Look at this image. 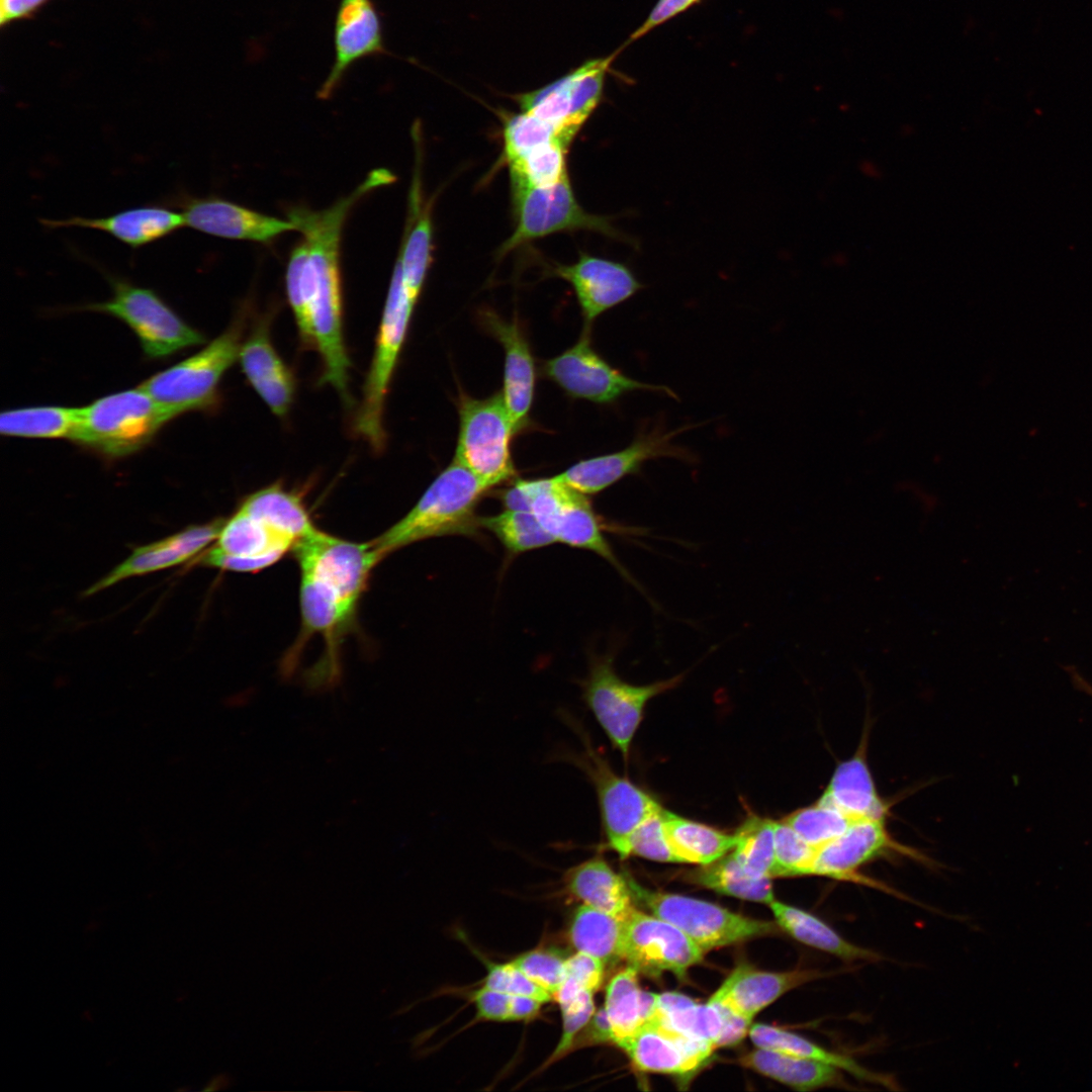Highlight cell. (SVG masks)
Returning a JSON list of instances; mask_svg holds the SVG:
<instances>
[{
    "label": "cell",
    "instance_id": "cell-1",
    "mask_svg": "<svg viewBox=\"0 0 1092 1092\" xmlns=\"http://www.w3.org/2000/svg\"><path fill=\"white\" fill-rule=\"evenodd\" d=\"M378 187L377 178L368 175L350 194L328 208L292 206L287 210L288 219L303 237L289 256L287 299L301 341L321 357L320 382L332 385L348 404L351 362L343 333L341 238L351 209Z\"/></svg>",
    "mask_w": 1092,
    "mask_h": 1092
},
{
    "label": "cell",
    "instance_id": "cell-2",
    "mask_svg": "<svg viewBox=\"0 0 1092 1092\" xmlns=\"http://www.w3.org/2000/svg\"><path fill=\"white\" fill-rule=\"evenodd\" d=\"M487 488L465 466L453 459L429 485L413 509L372 540L378 553L441 536L477 537L476 507Z\"/></svg>",
    "mask_w": 1092,
    "mask_h": 1092
},
{
    "label": "cell",
    "instance_id": "cell-3",
    "mask_svg": "<svg viewBox=\"0 0 1092 1092\" xmlns=\"http://www.w3.org/2000/svg\"><path fill=\"white\" fill-rule=\"evenodd\" d=\"M173 418L141 386L79 407L72 440L107 457L129 455L147 445Z\"/></svg>",
    "mask_w": 1092,
    "mask_h": 1092
},
{
    "label": "cell",
    "instance_id": "cell-4",
    "mask_svg": "<svg viewBox=\"0 0 1092 1092\" xmlns=\"http://www.w3.org/2000/svg\"><path fill=\"white\" fill-rule=\"evenodd\" d=\"M528 511L532 512L556 542L592 551L609 562L618 573L643 596L641 584L615 554L605 537V525L587 495L573 490L555 476L519 480Z\"/></svg>",
    "mask_w": 1092,
    "mask_h": 1092
},
{
    "label": "cell",
    "instance_id": "cell-5",
    "mask_svg": "<svg viewBox=\"0 0 1092 1092\" xmlns=\"http://www.w3.org/2000/svg\"><path fill=\"white\" fill-rule=\"evenodd\" d=\"M244 324L243 312L206 347L153 375L140 386L172 418L213 405L221 377L239 360Z\"/></svg>",
    "mask_w": 1092,
    "mask_h": 1092
},
{
    "label": "cell",
    "instance_id": "cell-6",
    "mask_svg": "<svg viewBox=\"0 0 1092 1092\" xmlns=\"http://www.w3.org/2000/svg\"><path fill=\"white\" fill-rule=\"evenodd\" d=\"M416 302L405 287L397 259L392 271L371 365L363 386L355 431L375 451L384 446L383 408Z\"/></svg>",
    "mask_w": 1092,
    "mask_h": 1092
},
{
    "label": "cell",
    "instance_id": "cell-7",
    "mask_svg": "<svg viewBox=\"0 0 1092 1092\" xmlns=\"http://www.w3.org/2000/svg\"><path fill=\"white\" fill-rule=\"evenodd\" d=\"M112 296L92 302L82 309L103 312L125 323L136 335L147 357L172 355L204 342L197 330L186 324L153 289L106 273Z\"/></svg>",
    "mask_w": 1092,
    "mask_h": 1092
},
{
    "label": "cell",
    "instance_id": "cell-8",
    "mask_svg": "<svg viewBox=\"0 0 1092 1092\" xmlns=\"http://www.w3.org/2000/svg\"><path fill=\"white\" fill-rule=\"evenodd\" d=\"M454 460L487 488L515 476L511 439L516 433L502 391L487 398L462 396Z\"/></svg>",
    "mask_w": 1092,
    "mask_h": 1092
},
{
    "label": "cell",
    "instance_id": "cell-9",
    "mask_svg": "<svg viewBox=\"0 0 1092 1092\" xmlns=\"http://www.w3.org/2000/svg\"><path fill=\"white\" fill-rule=\"evenodd\" d=\"M516 228L498 250L502 257L533 240L564 231H592L630 241L607 216L585 211L576 200L568 176L548 186L512 187Z\"/></svg>",
    "mask_w": 1092,
    "mask_h": 1092
},
{
    "label": "cell",
    "instance_id": "cell-10",
    "mask_svg": "<svg viewBox=\"0 0 1092 1092\" xmlns=\"http://www.w3.org/2000/svg\"><path fill=\"white\" fill-rule=\"evenodd\" d=\"M684 673L649 685L622 679L614 668V655L593 656L582 684V697L614 747L627 756L649 700L676 687Z\"/></svg>",
    "mask_w": 1092,
    "mask_h": 1092
},
{
    "label": "cell",
    "instance_id": "cell-11",
    "mask_svg": "<svg viewBox=\"0 0 1092 1092\" xmlns=\"http://www.w3.org/2000/svg\"><path fill=\"white\" fill-rule=\"evenodd\" d=\"M634 902L686 933L705 951L772 932L774 924L682 895L651 891L628 875Z\"/></svg>",
    "mask_w": 1092,
    "mask_h": 1092
},
{
    "label": "cell",
    "instance_id": "cell-12",
    "mask_svg": "<svg viewBox=\"0 0 1092 1092\" xmlns=\"http://www.w3.org/2000/svg\"><path fill=\"white\" fill-rule=\"evenodd\" d=\"M543 373L568 395L601 404L612 403L637 390L678 399L668 386L638 381L613 367L595 350L590 328L585 327L571 348L544 363Z\"/></svg>",
    "mask_w": 1092,
    "mask_h": 1092
},
{
    "label": "cell",
    "instance_id": "cell-13",
    "mask_svg": "<svg viewBox=\"0 0 1092 1092\" xmlns=\"http://www.w3.org/2000/svg\"><path fill=\"white\" fill-rule=\"evenodd\" d=\"M618 53L589 60L542 88L519 94L515 98L521 110L556 125L572 142L598 107L608 70Z\"/></svg>",
    "mask_w": 1092,
    "mask_h": 1092
},
{
    "label": "cell",
    "instance_id": "cell-14",
    "mask_svg": "<svg viewBox=\"0 0 1092 1092\" xmlns=\"http://www.w3.org/2000/svg\"><path fill=\"white\" fill-rule=\"evenodd\" d=\"M292 550L300 573L322 581L356 609L372 569L382 559L372 541L352 542L317 529L298 540Z\"/></svg>",
    "mask_w": 1092,
    "mask_h": 1092
},
{
    "label": "cell",
    "instance_id": "cell-15",
    "mask_svg": "<svg viewBox=\"0 0 1092 1092\" xmlns=\"http://www.w3.org/2000/svg\"><path fill=\"white\" fill-rule=\"evenodd\" d=\"M695 427L697 425H686L671 431L659 425L641 428L626 448L580 460L555 477L573 490L589 495L605 490L627 475L638 473L648 460L672 457L693 462L694 456L672 440Z\"/></svg>",
    "mask_w": 1092,
    "mask_h": 1092
},
{
    "label": "cell",
    "instance_id": "cell-16",
    "mask_svg": "<svg viewBox=\"0 0 1092 1092\" xmlns=\"http://www.w3.org/2000/svg\"><path fill=\"white\" fill-rule=\"evenodd\" d=\"M585 744V750L572 756L592 780L608 846L621 855L632 832L662 807L639 787L616 775L608 763Z\"/></svg>",
    "mask_w": 1092,
    "mask_h": 1092
},
{
    "label": "cell",
    "instance_id": "cell-17",
    "mask_svg": "<svg viewBox=\"0 0 1092 1092\" xmlns=\"http://www.w3.org/2000/svg\"><path fill=\"white\" fill-rule=\"evenodd\" d=\"M705 950L671 923L636 908L624 921L622 960L638 972L682 978Z\"/></svg>",
    "mask_w": 1092,
    "mask_h": 1092
},
{
    "label": "cell",
    "instance_id": "cell-18",
    "mask_svg": "<svg viewBox=\"0 0 1092 1092\" xmlns=\"http://www.w3.org/2000/svg\"><path fill=\"white\" fill-rule=\"evenodd\" d=\"M165 204L182 212L186 226L222 239L269 244L285 233L297 231L289 219L264 214L218 196L198 197L179 192Z\"/></svg>",
    "mask_w": 1092,
    "mask_h": 1092
},
{
    "label": "cell",
    "instance_id": "cell-19",
    "mask_svg": "<svg viewBox=\"0 0 1092 1092\" xmlns=\"http://www.w3.org/2000/svg\"><path fill=\"white\" fill-rule=\"evenodd\" d=\"M552 273L572 286L585 328L643 288L627 265L585 253L573 264L555 266Z\"/></svg>",
    "mask_w": 1092,
    "mask_h": 1092
},
{
    "label": "cell",
    "instance_id": "cell-20",
    "mask_svg": "<svg viewBox=\"0 0 1092 1092\" xmlns=\"http://www.w3.org/2000/svg\"><path fill=\"white\" fill-rule=\"evenodd\" d=\"M224 522L225 519H215L206 524L191 525L174 535L136 547L123 562L87 588L84 596H92L132 576L193 560L217 539Z\"/></svg>",
    "mask_w": 1092,
    "mask_h": 1092
},
{
    "label": "cell",
    "instance_id": "cell-21",
    "mask_svg": "<svg viewBox=\"0 0 1092 1092\" xmlns=\"http://www.w3.org/2000/svg\"><path fill=\"white\" fill-rule=\"evenodd\" d=\"M619 1048L639 1070L678 1076L695 1072L715 1051L707 1041L654 1021L645 1024Z\"/></svg>",
    "mask_w": 1092,
    "mask_h": 1092
},
{
    "label": "cell",
    "instance_id": "cell-22",
    "mask_svg": "<svg viewBox=\"0 0 1092 1092\" xmlns=\"http://www.w3.org/2000/svg\"><path fill=\"white\" fill-rule=\"evenodd\" d=\"M335 60L317 92L329 98L347 70L359 60L386 54L380 16L370 0H342L335 22Z\"/></svg>",
    "mask_w": 1092,
    "mask_h": 1092
},
{
    "label": "cell",
    "instance_id": "cell-23",
    "mask_svg": "<svg viewBox=\"0 0 1092 1092\" xmlns=\"http://www.w3.org/2000/svg\"><path fill=\"white\" fill-rule=\"evenodd\" d=\"M48 229L82 228L103 232L131 249L160 241L186 226L181 211L165 204H147L102 217L41 218Z\"/></svg>",
    "mask_w": 1092,
    "mask_h": 1092
},
{
    "label": "cell",
    "instance_id": "cell-24",
    "mask_svg": "<svg viewBox=\"0 0 1092 1092\" xmlns=\"http://www.w3.org/2000/svg\"><path fill=\"white\" fill-rule=\"evenodd\" d=\"M838 973L819 970L765 972L742 965L728 976L709 1001L752 1020L760 1010L790 990Z\"/></svg>",
    "mask_w": 1092,
    "mask_h": 1092
},
{
    "label": "cell",
    "instance_id": "cell-25",
    "mask_svg": "<svg viewBox=\"0 0 1092 1092\" xmlns=\"http://www.w3.org/2000/svg\"><path fill=\"white\" fill-rule=\"evenodd\" d=\"M481 324L504 347L503 397L517 433L528 423L535 389V366L530 346L520 325L491 310L480 313Z\"/></svg>",
    "mask_w": 1092,
    "mask_h": 1092
},
{
    "label": "cell",
    "instance_id": "cell-26",
    "mask_svg": "<svg viewBox=\"0 0 1092 1092\" xmlns=\"http://www.w3.org/2000/svg\"><path fill=\"white\" fill-rule=\"evenodd\" d=\"M902 849L892 840L884 819L855 820L841 835L817 849L811 875L864 882L856 874L861 866L886 851Z\"/></svg>",
    "mask_w": 1092,
    "mask_h": 1092
},
{
    "label": "cell",
    "instance_id": "cell-27",
    "mask_svg": "<svg viewBox=\"0 0 1092 1092\" xmlns=\"http://www.w3.org/2000/svg\"><path fill=\"white\" fill-rule=\"evenodd\" d=\"M239 361L250 384L271 412L285 417L294 397L295 378L271 342L267 317L242 343Z\"/></svg>",
    "mask_w": 1092,
    "mask_h": 1092
},
{
    "label": "cell",
    "instance_id": "cell-28",
    "mask_svg": "<svg viewBox=\"0 0 1092 1092\" xmlns=\"http://www.w3.org/2000/svg\"><path fill=\"white\" fill-rule=\"evenodd\" d=\"M562 882L572 898L620 919L626 920L635 909L628 875L615 872L600 856L570 868Z\"/></svg>",
    "mask_w": 1092,
    "mask_h": 1092
},
{
    "label": "cell",
    "instance_id": "cell-29",
    "mask_svg": "<svg viewBox=\"0 0 1092 1092\" xmlns=\"http://www.w3.org/2000/svg\"><path fill=\"white\" fill-rule=\"evenodd\" d=\"M818 801L837 808L854 820L884 819L887 813L864 752L860 751L837 764Z\"/></svg>",
    "mask_w": 1092,
    "mask_h": 1092
},
{
    "label": "cell",
    "instance_id": "cell-30",
    "mask_svg": "<svg viewBox=\"0 0 1092 1092\" xmlns=\"http://www.w3.org/2000/svg\"><path fill=\"white\" fill-rule=\"evenodd\" d=\"M656 997L657 994L639 988L638 971L630 965L610 980L603 1008L610 1024L612 1043L619 1046L651 1021Z\"/></svg>",
    "mask_w": 1092,
    "mask_h": 1092
},
{
    "label": "cell",
    "instance_id": "cell-31",
    "mask_svg": "<svg viewBox=\"0 0 1092 1092\" xmlns=\"http://www.w3.org/2000/svg\"><path fill=\"white\" fill-rule=\"evenodd\" d=\"M777 924L800 942L844 962H879L883 957L844 938L812 913L774 899L768 904Z\"/></svg>",
    "mask_w": 1092,
    "mask_h": 1092
},
{
    "label": "cell",
    "instance_id": "cell-32",
    "mask_svg": "<svg viewBox=\"0 0 1092 1092\" xmlns=\"http://www.w3.org/2000/svg\"><path fill=\"white\" fill-rule=\"evenodd\" d=\"M748 1035L757 1048L820 1061L840 1069L855 1079L889 1089L898 1088L892 1076L872 1071L850 1056L827 1050L797 1033L763 1023H755L750 1025Z\"/></svg>",
    "mask_w": 1092,
    "mask_h": 1092
},
{
    "label": "cell",
    "instance_id": "cell-33",
    "mask_svg": "<svg viewBox=\"0 0 1092 1092\" xmlns=\"http://www.w3.org/2000/svg\"><path fill=\"white\" fill-rule=\"evenodd\" d=\"M418 172L410 193V209L403 242L397 259L400 262L405 287L417 302L422 292L431 261L433 224L430 204H423Z\"/></svg>",
    "mask_w": 1092,
    "mask_h": 1092
},
{
    "label": "cell",
    "instance_id": "cell-34",
    "mask_svg": "<svg viewBox=\"0 0 1092 1092\" xmlns=\"http://www.w3.org/2000/svg\"><path fill=\"white\" fill-rule=\"evenodd\" d=\"M215 541L213 547L218 551L252 560L263 568L277 562L294 545L239 508L225 520Z\"/></svg>",
    "mask_w": 1092,
    "mask_h": 1092
},
{
    "label": "cell",
    "instance_id": "cell-35",
    "mask_svg": "<svg viewBox=\"0 0 1092 1092\" xmlns=\"http://www.w3.org/2000/svg\"><path fill=\"white\" fill-rule=\"evenodd\" d=\"M744 1066L796 1090L810 1091L846 1085L840 1069L829 1064L758 1048L745 1055Z\"/></svg>",
    "mask_w": 1092,
    "mask_h": 1092
},
{
    "label": "cell",
    "instance_id": "cell-36",
    "mask_svg": "<svg viewBox=\"0 0 1092 1092\" xmlns=\"http://www.w3.org/2000/svg\"><path fill=\"white\" fill-rule=\"evenodd\" d=\"M239 509L294 544L316 530L300 497L278 484L249 494Z\"/></svg>",
    "mask_w": 1092,
    "mask_h": 1092
},
{
    "label": "cell",
    "instance_id": "cell-37",
    "mask_svg": "<svg viewBox=\"0 0 1092 1092\" xmlns=\"http://www.w3.org/2000/svg\"><path fill=\"white\" fill-rule=\"evenodd\" d=\"M651 1021L707 1041L717 1049L725 1025V1011L722 1006L709 1001L699 1004L682 994L662 993L657 994Z\"/></svg>",
    "mask_w": 1092,
    "mask_h": 1092
},
{
    "label": "cell",
    "instance_id": "cell-38",
    "mask_svg": "<svg viewBox=\"0 0 1092 1092\" xmlns=\"http://www.w3.org/2000/svg\"><path fill=\"white\" fill-rule=\"evenodd\" d=\"M663 821L668 842L678 862L708 864L730 852L736 835L727 834L664 809Z\"/></svg>",
    "mask_w": 1092,
    "mask_h": 1092
},
{
    "label": "cell",
    "instance_id": "cell-39",
    "mask_svg": "<svg viewBox=\"0 0 1092 1092\" xmlns=\"http://www.w3.org/2000/svg\"><path fill=\"white\" fill-rule=\"evenodd\" d=\"M624 921L581 904L572 917L568 936L572 946L607 963L622 960Z\"/></svg>",
    "mask_w": 1092,
    "mask_h": 1092
},
{
    "label": "cell",
    "instance_id": "cell-40",
    "mask_svg": "<svg viewBox=\"0 0 1092 1092\" xmlns=\"http://www.w3.org/2000/svg\"><path fill=\"white\" fill-rule=\"evenodd\" d=\"M78 417L79 407L40 405L9 410L0 416V432L24 438L72 439Z\"/></svg>",
    "mask_w": 1092,
    "mask_h": 1092
},
{
    "label": "cell",
    "instance_id": "cell-41",
    "mask_svg": "<svg viewBox=\"0 0 1092 1092\" xmlns=\"http://www.w3.org/2000/svg\"><path fill=\"white\" fill-rule=\"evenodd\" d=\"M691 877L695 883L723 895L767 905L775 899L770 878L755 879L747 875L732 850L701 866Z\"/></svg>",
    "mask_w": 1092,
    "mask_h": 1092
},
{
    "label": "cell",
    "instance_id": "cell-42",
    "mask_svg": "<svg viewBox=\"0 0 1092 1092\" xmlns=\"http://www.w3.org/2000/svg\"><path fill=\"white\" fill-rule=\"evenodd\" d=\"M480 528L492 533L512 554H520L555 543L536 516L525 510L505 511L479 518Z\"/></svg>",
    "mask_w": 1092,
    "mask_h": 1092
},
{
    "label": "cell",
    "instance_id": "cell-43",
    "mask_svg": "<svg viewBox=\"0 0 1092 1092\" xmlns=\"http://www.w3.org/2000/svg\"><path fill=\"white\" fill-rule=\"evenodd\" d=\"M776 821L752 815L735 832L732 849L744 872L752 878H772Z\"/></svg>",
    "mask_w": 1092,
    "mask_h": 1092
},
{
    "label": "cell",
    "instance_id": "cell-44",
    "mask_svg": "<svg viewBox=\"0 0 1092 1092\" xmlns=\"http://www.w3.org/2000/svg\"><path fill=\"white\" fill-rule=\"evenodd\" d=\"M503 141L508 165L539 147L559 143L568 148L572 143L556 125L525 111L504 117Z\"/></svg>",
    "mask_w": 1092,
    "mask_h": 1092
},
{
    "label": "cell",
    "instance_id": "cell-45",
    "mask_svg": "<svg viewBox=\"0 0 1092 1092\" xmlns=\"http://www.w3.org/2000/svg\"><path fill=\"white\" fill-rule=\"evenodd\" d=\"M565 146L552 143L539 147L511 163L512 187L548 186L567 175Z\"/></svg>",
    "mask_w": 1092,
    "mask_h": 1092
},
{
    "label": "cell",
    "instance_id": "cell-46",
    "mask_svg": "<svg viewBox=\"0 0 1092 1092\" xmlns=\"http://www.w3.org/2000/svg\"><path fill=\"white\" fill-rule=\"evenodd\" d=\"M784 821L818 849L841 835L855 820L837 808L817 801L793 812Z\"/></svg>",
    "mask_w": 1092,
    "mask_h": 1092
},
{
    "label": "cell",
    "instance_id": "cell-47",
    "mask_svg": "<svg viewBox=\"0 0 1092 1092\" xmlns=\"http://www.w3.org/2000/svg\"><path fill=\"white\" fill-rule=\"evenodd\" d=\"M816 852L787 822L776 821L772 877L811 875Z\"/></svg>",
    "mask_w": 1092,
    "mask_h": 1092
},
{
    "label": "cell",
    "instance_id": "cell-48",
    "mask_svg": "<svg viewBox=\"0 0 1092 1092\" xmlns=\"http://www.w3.org/2000/svg\"><path fill=\"white\" fill-rule=\"evenodd\" d=\"M662 808L643 821L630 835L620 855H636L664 862H678L666 836Z\"/></svg>",
    "mask_w": 1092,
    "mask_h": 1092
},
{
    "label": "cell",
    "instance_id": "cell-49",
    "mask_svg": "<svg viewBox=\"0 0 1092 1092\" xmlns=\"http://www.w3.org/2000/svg\"><path fill=\"white\" fill-rule=\"evenodd\" d=\"M565 960L552 948H537L512 963L553 997L565 978Z\"/></svg>",
    "mask_w": 1092,
    "mask_h": 1092
},
{
    "label": "cell",
    "instance_id": "cell-50",
    "mask_svg": "<svg viewBox=\"0 0 1092 1092\" xmlns=\"http://www.w3.org/2000/svg\"><path fill=\"white\" fill-rule=\"evenodd\" d=\"M593 995L592 992H583L577 997L559 1004L562 1015L561 1036L543 1068L559 1061L573 1050L576 1036L595 1013Z\"/></svg>",
    "mask_w": 1092,
    "mask_h": 1092
},
{
    "label": "cell",
    "instance_id": "cell-51",
    "mask_svg": "<svg viewBox=\"0 0 1092 1092\" xmlns=\"http://www.w3.org/2000/svg\"><path fill=\"white\" fill-rule=\"evenodd\" d=\"M484 987L508 995L529 996L546 1003L553 997L512 962L487 965Z\"/></svg>",
    "mask_w": 1092,
    "mask_h": 1092
},
{
    "label": "cell",
    "instance_id": "cell-52",
    "mask_svg": "<svg viewBox=\"0 0 1092 1092\" xmlns=\"http://www.w3.org/2000/svg\"><path fill=\"white\" fill-rule=\"evenodd\" d=\"M605 963L585 952L576 951L565 960V978L581 989L595 993L604 978Z\"/></svg>",
    "mask_w": 1092,
    "mask_h": 1092
},
{
    "label": "cell",
    "instance_id": "cell-53",
    "mask_svg": "<svg viewBox=\"0 0 1092 1092\" xmlns=\"http://www.w3.org/2000/svg\"><path fill=\"white\" fill-rule=\"evenodd\" d=\"M477 1018L485 1021H510V995L482 986L470 995Z\"/></svg>",
    "mask_w": 1092,
    "mask_h": 1092
},
{
    "label": "cell",
    "instance_id": "cell-54",
    "mask_svg": "<svg viewBox=\"0 0 1092 1092\" xmlns=\"http://www.w3.org/2000/svg\"><path fill=\"white\" fill-rule=\"evenodd\" d=\"M700 0H658L646 20L631 34L628 42L688 10Z\"/></svg>",
    "mask_w": 1092,
    "mask_h": 1092
},
{
    "label": "cell",
    "instance_id": "cell-55",
    "mask_svg": "<svg viewBox=\"0 0 1092 1092\" xmlns=\"http://www.w3.org/2000/svg\"><path fill=\"white\" fill-rule=\"evenodd\" d=\"M51 0H0V26L32 18Z\"/></svg>",
    "mask_w": 1092,
    "mask_h": 1092
},
{
    "label": "cell",
    "instance_id": "cell-56",
    "mask_svg": "<svg viewBox=\"0 0 1092 1092\" xmlns=\"http://www.w3.org/2000/svg\"><path fill=\"white\" fill-rule=\"evenodd\" d=\"M543 1004L544 1002L533 997L510 995V1021H527L535 1018Z\"/></svg>",
    "mask_w": 1092,
    "mask_h": 1092
}]
</instances>
